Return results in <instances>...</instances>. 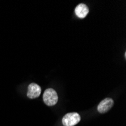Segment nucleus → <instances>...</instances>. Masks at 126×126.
I'll list each match as a JSON object with an SVG mask.
<instances>
[{"mask_svg":"<svg viewBox=\"0 0 126 126\" xmlns=\"http://www.w3.org/2000/svg\"><path fill=\"white\" fill-rule=\"evenodd\" d=\"M41 87L35 83H31L28 86L27 97L30 99L39 97L41 94Z\"/></svg>","mask_w":126,"mask_h":126,"instance_id":"obj_3","label":"nucleus"},{"mask_svg":"<svg viewBox=\"0 0 126 126\" xmlns=\"http://www.w3.org/2000/svg\"><path fill=\"white\" fill-rule=\"evenodd\" d=\"M113 106V100L111 98H106L103 100L97 107V111L100 113L108 112Z\"/></svg>","mask_w":126,"mask_h":126,"instance_id":"obj_4","label":"nucleus"},{"mask_svg":"<svg viewBox=\"0 0 126 126\" xmlns=\"http://www.w3.org/2000/svg\"><path fill=\"white\" fill-rule=\"evenodd\" d=\"M88 12H89L88 7L84 3H81L78 5L75 9V13L77 15V17H79V18L85 17L88 14Z\"/></svg>","mask_w":126,"mask_h":126,"instance_id":"obj_5","label":"nucleus"},{"mask_svg":"<svg viewBox=\"0 0 126 126\" xmlns=\"http://www.w3.org/2000/svg\"><path fill=\"white\" fill-rule=\"evenodd\" d=\"M58 100V96L56 91L52 88H48L43 94V101L47 106H54Z\"/></svg>","mask_w":126,"mask_h":126,"instance_id":"obj_1","label":"nucleus"},{"mask_svg":"<svg viewBox=\"0 0 126 126\" xmlns=\"http://www.w3.org/2000/svg\"><path fill=\"white\" fill-rule=\"evenodd\" d=\"M81 118L77 112H70L63 116L62 119V123L64 126H74L78 124Z\"/></svg>","mask_w":126,"mask_h":126,"instance_id":"obj_2","label":"nucleus"}]
</instances>
